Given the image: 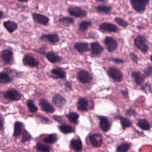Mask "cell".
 I'll return each mask as SVG.
<instances>
[{"label": "cell", "mask_w": 152, "mask_h": 152, "mask_svg": "<svg viewBox=\"0 0 152 152\" xmlns=\"http://www.w3.org/2000/svg\"><path fill=\"white\" fill-rule=\"evenodd\" d=\"M150 0H130L132 8L137 12H143Z\"/></svg>", "instance_id": "obj_1"}, {"label": "cell", "mask_w": 152, "mask_h": 152, "mask_svg": "<svg viewBox=\"0 0 152 152\" xmlns=\"http://www.w3.org/2000/svg\"><path fill=\"white\" fill-rule=\"evenodd\" d=\"M135 46L142 52L145 53L148 50V46L146 43V39L142 35H138L134 39Z\"/></svg>", "instance_id": "obj_2"}, {"label": "cell", "mask_w": 152, "mask_h": 152, "mask_svg": "<svg viewBox=\"0 0 152 152\" xmlns=\"http://www.w3.org/2000/svg\"><path fill=\"white\" fill-rule=\"evenodd\" d=\"M68 12L71 15L77 18L84 17L87 15L86 11L77 6L69 7L68 8Z\"/></svg>", "instance_id": "obj_3"}, {"label": "cell", "mask_w": 152, "mask_h": 152, "mask_svg": "<svg viewBox=\"0 0 152 152\" xmlns=\"http://www.w3.org/2000/svg\"><path fill=\"white\" fill-rule=\"evenodd\" d=\"M108 75L115 81L120 82L122 80V74L119 69L113 66L110 67L107 71Z\"/></svg>", "instance_id": "obj_4"}, {"label": "cell", "mask_w": 152, "mask_h": 152, "mask_svg": "<svg viewBox=\"0 0 152 152\" xmlns=\"http://www.w3.org/2000/svg\"><path fill=\"white\" fill-rule=\"evenodd\" d=\"M77 80L82 83H90L93 80L91 75L87 71H80L77 74Z\"/></svg>", "instance_id": "obj_5"}, {"label": "cell", "mask_w": 152, "mask_h": 152, "mask_svg": "<svg viewBox=\"0 0 152 152\" xmlns=\"http://www.w3.org/2000/svg\"><path fill=\"white\" fill-rule=\"evenodd\" d=\"M4 97L10 100L17 101L21 99V95L15 89L11 88L4 93Z\"/></svg>", "instance_id": "obj_6"}, {"label": "cell", "mask_w": 152, "mask_h": 152, "mask_svg": "<svg viewBox=\"0 0 152 152\" xmlns=\"http://www.w3.org/2000/svg\"><path fill=\"white\" fill-rule=\"evenodd\" d=\"M104 43L106 45L107 50L110 52H113L118 46V43L116 40L112 37H106L104 39Z\"/></svg>", "instance_id": "obj_7"}, {"label": "cell", "mask_w": 152, "mask_h": 152, "mask_svg": "<svg viewBox=\"0 0 152 152\" xmlns=\"http://www.w3.org/2000/svg\"><path fill=\"white\" fill-rule=\"evenodd\" d=\"M89 140L91 144L94 147H99L103 142L102 136L99 134H94L90 136Z\"/></svg>", "instance_id": "obj_8"}, {"label": "cell", "mask_w": 152, "mask_h": 152, "mask_svg": "<svg viewBox=\"0 0 152 152\" xmlns=\"http://www.w3.org/2000/svg\"><path fill=\"white\" fill-rule=\"evenodd\" d=\"M39 104L42 110L46 113H53L55 111V109L53 106L45 99H40Z\"/></svg>", "instance_id": "obj_9"}, {"label": "cell", "mask_w": 152, "mask_h": 152, "mask_svg": "<svg viewBox=\"0 0 152 152\" xmlns=\"http://www.w3.org/2000/svg\"><path fill=\"white\" fill-rule=\"evenodd\" d=\"M32 17L33 20L39 24H43V25H46L49 21V18L44 15L37 14V13H33L32 14Z\"/></svg>", "instance_id": "obj_10"}, {"label": "cell", "mask_w": 152, "mask_h": 152, "mask_svg": "<svg viewBox=\"0 0 152 152\" xmlns=\"http://www.w3.org/2000/svg\"><path fill=\"white\" fill-rule=\"evenodd\" d=\"M23 64L25 65H28L31 67H36L39 65V62L31 55H26L23 59Z\"/></svg>", "instance_id": "obj_11"}, {"label": "cell", "mask_w": 152, "mask_h": 152, "mask_svg": "<svg viewBox=\"0 0 152 152\" xmlns=\"http://www.w3.org/2000/svg\"><path fill=\"white\" fill-rule=\"evenodd\" d=\"M40 38L43 40L49 42L53 44L58 43L59 40V38L56 34H43Z\"/></svg>", "instance_id": "obj_12"}, {"label": "cell", "mask_w": 152, "mask_h": 152, "mask_svg": "<svg viewBox=\"0 0 152 152\" xmlns=\"http://www.w3.org/2000/svg\"><path fill=\"white\" fill-rule=\"evenodd\" d=\"M99 28L102 30L109 32H116L118 30V27L115 24L110 23H103L100 24Z\"/></svg>", "instance_id": "obj_13"}, {"label": "cell", "mask_w": 152, "mask_h": 152, "mask_svg": "<svg viewBox=\"0 0 152 152\" xmlns=\"http://www.w3.org/2000/svg\"><path fill=\"white\" fill-rule=\"evenodd\" d=\"M13 53L9 49L4 50L1 53V57L5 64H10L12 59Z\"/></svg>", "instance_id": "obj_14"}, {"label": "cell", "mask_w": 152, "mask_h": 152, "mask_svg": "<svg viewBox=\"0 0 152 152\" xmlns=\"http://www.w3.org/2000/svg\"><path fill=\"white\" fill-rule=\"evenodd\" d=\"M100 129L103 132H107L109 130L110 127V124L106 117L104 116H100V124H99Z\"/></svg>", "instance_id": "obj_15"}, {"label": "cell", "mask_w": 152, "mask_h": 152, "mask_svg": "<svg viewBox=\"0 0 152 152\" xmlns=\"http://www.w3.org/2000/svg\"><path fill=\"white\" fill-rule=\"evenodd\" d=\"M52 100L53 103L58 107H62L66 103L65 99L60 94H55Z\"/></svg>", "instance_id": "obj_16"}, {"label": "cell", "mask_w": 152, "mask_h": 152, "mask_svg": "<svg viewBox=\"0 0 152 152\" xmlns=\"http://www.w3.org/2000/svg\"><path fill=\"white\" fill-rule=\"evenodd\" d=\"M46 58L51 62V63H56L60 62L62 58L59 55H56L53 51H49L46 53Z\"/></svg>", "instance_id": "obj_17"}, {"label": "cell", "mask_w": 152, "mask_h": 152, "mask_svg": "<svg viewBox=\"0 0 152 152\" xmlns=\"http://www.w3.org/2000/svg\"><path fill=\"white\" fill-rule=\"evenodd\" d=\"M91 46V52L92 55H98L100 54L103 50V47L97 42H93L90 45Z\"/></svg>", "instance_id": "obj_18"}, {"label": "cell", "mask_w": 152, "mask_h": 152, "mask_svg": "<svg viewBox=\"0 0 152 152\" xmlns=\"http://www.w3.org/2000/svg\"><path fill=\"white\" fill-rule=\"evenodd\" d=\"M74 48L80 53L89 50L88 44L87 42H78L74 45Z\"/></svg>", "instance_id": "obj_19"}, {"label": "cell", "mask_w": 152, "mask_h": 152, "mask_svg": "<svg viewBox=\"0 0 152 152\" xmlns=\"http://www.w3.org/2000/svg\"><path fill=\"white\" fill-rule=\"evenodd\" d=\"M132 77L134 78L135 82L138 86L142 84L144 81V75L139 71H133L132 72Z\"/></svg>", "instance_id": "obj_20"}, {"label": "cell", "mask_w": 152, "mask_h": 152, "mask_svg": "<svg viewBox=\"0 0 152 152\" xmlns=\"http://www.w3.org/2000/svg\"><path fill=\"white\" fill-rule=\"evenodd\" d=\"M88 100L84 97L80 98L77 102V109L80 111L87 110L88 108Z\"/></svg>", "instance_id": "obj_21"}, {"label": "cell", "mask_w": 152, "mask_h": 152, "mask_svg": "<svg viewBox=\"0 0 152 152\" xmlns=\"http://www.w3.org/2000/svg\"><path fill=\"white\" fill-rule=\"evenodd\" d=\"M51 72L54 75L53 77L55 78L63 79L66 76L65 72L61 68H54L51 70Z\"/></svg>", "instance_id": "obj_22"}, {"label": "cell", "mask_w": 152, "mask_h": 152, "mask_svg": "<svg viewBox=\"0 0 152 152\" xmlns=\"http://www.w3.org/2000/svg\"><path fill=\"white\" fill-rule=\"evenodd\" d=\"M4 26L10 33H12L17 28V24L12 21L8 20L4 23Z\"/></svg>", "instance_id": "obj_23"}, {"label": "cell", "mask_w": 152, "mask_h": 152, "mask_svg": "<svg viewBox=\"0 0 152 152\" xmlns=\"http://www.w3.org/2000/svg\"><path fill=\"white\" fill-rule=\"evenodd\" d=\"M71 147L75 151H81L82 150V142L79 138L72 139L70 142Z\"/></svg>", "instance_id": "obj_24"}, {"label": "cell", "mask_w": 152, "mask_h": 152, "mask_svg": "<svg viewBox=\"0 0 152 152\" xmlns=\"http://www.w3.org/2000/svg\"><path fill=\"white\" fill-rule=\"evenodd\" d=\"M23 124L21 122H15L14 124V130L13 136L14 137H19L23 132Z\"/></svg>", "instance_id": "obj_25"}, {"label": "cell", "mask_w": 152, "mask_h": 152, "mask_svg": "<svg viewBox=\"0 0 152 152\" xmlns=\"http://www.w3.org/2000/svg\"><path fill=\"white\" fill-rule=\"evenodd\" d=\"M138 126L144 130H148L150 128V125L149 122L144 119H139L137 123Z\"/></svg>", "instance_id": "obj_26"}, {"label": "cell", "mask_w": 152, "mask_h": 152, "mask_svg": "<svg viewBox=\"0 0 152 152\" xmlns=\"http://www.w3.org/2000/svg\"><path fill=\"white\" fill-rule=\"evenodd\" d=\"M12 81V78L9 77L8 72L4 71L2 72H0V83H3V84L8 83L11 82Z\"/></svg>", "instance_id": "obj_27"}, {"label": "cell", "mask_w": 152, "mask_h": 152, "mask_svg": "<svg viewBox=\"0 0 152 152\" xmlns=\"http://www.w3.org/2000/svg\"><path fill=\"white\" fill-rule=\"evenodd\" d=\"M111 10L112 8L110 6H107L105 5H100L96 7V10L98 12L106 14H109L111 11Z\"/></svg>", "instance_id": "obj_28"}, {"label": "cell", "mask_w": 152, "mask_h": 152, "mask_svg": "<svg viewBox=\"0 0 152 152\" xmlns=\"http://www.w3.org/2000/svg\"><path fill=\"white\" fill-rule=\"evenodd\" d=\"M66 117L68 118V120L71 122L73 124H76L78 122V118H79V115L78 113H77L76 112H70L67 115H66Z\"/></svg>", "instance_id": "obj_29"}, {"label": "cell", "mask_w": 152, "mask_h": 152, "mask_svg": "<svg viewBox=\"0 0 152 152\" xmlns=\"http://www.w3.org/2000/svg\"><path fill=\"white\" fill-rule=\"evenodd\" d=\"M59 129L64 134H68L74 131L73 128L68 125H61L59 126Z\"/></svg>", "instance_id": "obj_30"}, {"label": "cell", "mask_w": 152, "mask_h": 152, "mask_svg": "<svg viewBox=\"0 0 152 152\" xmlns=\"http://www.w3.org/2000/svg\"><path fill=\"white\" fill-rule=\"evenodd\" d=\"M56 140H57V135L56 134H49L47 137L43 139V141L48 144L54 143Z\"/></svg>", "instance_id": "obj_31"}, {"label": "cell", "mask_w": 152, "mask_h": 152, "mask_svg": "<svg viewBox=\"0 0 152 152\" xmlns=\"http://www.w3.org/2000/svg\"><path fill=\"white\" fill-rule=\"evenodd\" d=\"M91 25V22L88 21H81L78 26L80 30L82 31H84L86 30Z\"/></svg>", "instance_id": "obj_32"}, {"label": "cell", "mask_w": 152, "mask_h": 152, "mask_svg": "<svg viewBox=\"0 0 152 152\" xmlns=\"http://www.w3.org/2000/svg\"><path fill=\"white\" fill-rule=\"evenodd\" d=\"M62 24L66 27H68L74 22V20L71 17H63L59 20Z\"/></svg>", "instance_id": "obj_33"}, {"label": "cell", "mask_w": 152, "mask_h": 152, "mask_svg": "<svg viewBox=\"0 0 152 152\" xmlns=\"http://www.w3.org/2000/svg\"><path fill=\"white\" fill-rule=\"evenodd\" d=\"M120 121H121V125L122 126V128L124 129L127 127H129L131 125V123L130 122V121L125 117L123 116H120Z\"/></svg>", "instance_id": "obj_34"}, {"label": "cell", "mask_w": 152, "mask_h": 152, "mask_svg": "<svg viewBox=\"0 0 152 152\" xmlns=\"http://www.w3.org/2000/svg\"><path fill=\"white\" fill-rule=\"evenodd\" d=\"M36 148L37 151L42 152H49L50 151V148L49 147L40 143H39L36 145Z\"/></svg>", "instance_id": "obj_35"}, {"label": "cell", "mask_w": 152, "mask_h": 152, "mask_svg": "<svg viewBox=\"0 0 152 152\" xmlns=\"http://www.w3.org/2000/svg\"><path fill=\"white\" fill-rule=\"evenodd\" d=\"M129 148L130 145L128 143H124L117 147L116 151L118 152H126L129 149Z\"/></svg>", "instance_id": "obj_36"}, {"label": "cell", "mask_w": 152, "mask_h": 152, "mask_svg": "<svg viewBox=\"0 0 152 152\" xmlns=\"http://www.w3.org/2000/svg\"><path fill=\"white\" fill-rule=\"evenodd\" d=\"M27 107H28L29 110L31 112H33H33H36L37 110V106L34 104V102L32 100H27Z\"/></svg>", "instance_id": "obj_37"}, {"label": "cell", "mask_w": 152, "mask_h": 152, "mask_svg": "<svg viewBox=\"0 0 152 152\" xmlns=\"http://www.w3.org/2000/svg\"><path fill=\"white\" fill-rule=\"evenodd\" d=\"M114 20L117 24H118L119 26H121L123 27H126L128 25V23L121 18L116 17V18H115Z\"/></svg>", "instance_id": "obj_38"}, {"label": "cell", "mask_w": 152, "mask_h": 152, "mask_svg": "<svg viewBox=\"0 0 152 152\" xmlns=\"http://www.w3.org/2000/svg\"><path fill=\"white\" fill-rule=\"evenodd\" d=\"M30 138H31V135H30V134L26 130H24L23 133H22L21 142H25L30 140Z\"/></svg>", "instance_id": "obj_39"}, {"label": "cell", "mask_w": 152, "mask_h": 152, "mask_svg": "<svg viewBox=\"0 0 152 152\" xmlns=\"http://www.w3.org/2000/svg\"><path fill=\"white\" fill-rule=\"evenodd\" d=\"M144 75L147 77H150L151 75L152 74V66L151 65H149L144 71Z\"/></svg>", "instance_id": "obj_40"}, {"label": "cell", "mask_w": 152, "mask_h": 152, "mask_svg": "<svg viewBox=\"0 0 152 152\" xmlns=\"http://www.w3.org/2000/svg\"><path fill=\"white\" fill-rule=\"evenodd\" d=\"M129 56H130V58L135 63H138V57L134 53H131L129 54Z\"/></svg>", "instance_id": "obj_41"}, {"label": "cell", "mask_w": 152, "mask_h": 152, "mask_svg": "<svg viewBox=\"0 0 152 152\" xmlns=\"http://www.w3.org/2000/svg\"><path fill=\"white\" fill-rule=\"evenodd\" d=\"M141 89L143 91H144L145 92H147V91H150V90H151V85L150 84L148 85V84H145L144 86H143L142 87Z\"/></svg>", "instance_id": "obj_42"}, {"label": "cell", "mask_w": 152, "mask_h": 152, "mask_svg": "<svg viewBox=\"0 0 152 152\" xmlns=\"http://www.w3.org/2000/svg\"><path fill=\"white\" fill-rule=\"evenodd\" d=\"M135 113H136V111L134 109H132L131 107H130L129 109H128L126 110V114L128 115H129V116L135 115Z\"/></svg>", "instance_id": "obj_43"}, {"label": "cell", "mask_w": 152, "mask_h": 152, "mask_svg": "<svg viewBox=\"0 0 152 152\" xmlns=\"http://www.w3.org/2000/svg\"><path fill=\"white\" fill-rule=\"evenodd\" d=\"M45 50H46V46H43V47H41L40 49H37L36 51L41 54H45Z\"/></svg>", "instance_id": "obj_44"}, {"label": "cell", "mask_w": 152, "mask_h": 152, "mask_svg": "<svg viewBox=\"0 0 152 152\" xmlns=\"http://www.w3.org/2000/svg\"><path fill=\"white\" fill-rule=\"evenodd\" d=\"M112 60L117 64H122L124 62V61L123 59H119V58H112Z\"/></svg>", "instance_id": "obj_45"}, {"label": "cell", "mask_w": 152, "mask_h": 152, "mask_svg": "<svg viewBox=\"0 0 152 152\" xmlns=\"http://www.w3.org/2000/svg\"><path fill=\"white\" fill-rule=\"evenodd\" d=\"M121 93H122L123 96H125L126 97H128V92L126 91H124V90H121Z\"/></svg>", "instance_id": "obj_46"}, {"label": "cell", "mask_w": 152, "mask_h": 152, "mask_svg": "<svg viewBox=\"0 0 152 152\" xmlns=\"http://www.w3.org/2000/svg\"><path fill=\"white\" fill-rule=\"evenodd\" d=\"M65 86H66V87H68V88H69V89H71V84H70L69 82L66 81V82H65Z\"/></svg>", "instance_id": "obj_47"}, {"label": "cell", "mask_w": 152, "mask_h": 152, "mask_svg": "<svg viewBox=\"0 0 152 152\" xmlns=\"http://www.w3.org/2000/svg\"><path fill=\"white\" fill-rule=\"evenodd\" d=\"M2 128H3V122L1 118L0 117V131L2 129Z\"/></svg>", "instance_id": "obj_48"}, {"label": "cell", "mask_w": 152, "mask_h": 152, "mask_svg": "<svg viewBox=\"0 0 152 152\" xmlns=\"http://www.w3.org/2000/svg\"><path fill=\"white\" fill-rule=\"evenodd\" d=\"M18 1H20V2H27L28 0H18Z\"/></svg>", "instance_id": "obj_49"}, {"label": "cell", "mask_w": 152, "mask_h": 152, "mask_svg": "<svg viewBox=\"0 0 152 152\" xmlns=\"http://www.w3.org/2000/svg\"><path fill=\"white\" fill-rule=\"evenodd\" d=\"M2 15H3V12L1 11H0V18L2 17Z\"/></svg>", "instance_id": "obj_50"}, {"label": "cell", "mask_w": 152, "mask_h": 152, "mask_svg": "<svg viewBox=\"0 0 152 152\" xmlns=\"http://www.w3.org/2000/svg\"><path fill=\"white\" fill-rule=\"evenodd\" d=\"M96 1H106V0H96Z\"/></svg>", "instance_id": "obj_51"}, {"label": "cell", "mask_w": 152, "mask_h": 152, "mask_svg": "<svg viewBox=\"0 0 152 152\" xmlns=\"http://www.w3.org/2000/svg\"><path fill=\"white\" fill-rule=\"evenodd\" d=\"M0 45H1V43H0Z\"/></svg>", "instance_id": "obj_52"}]
</instances>
